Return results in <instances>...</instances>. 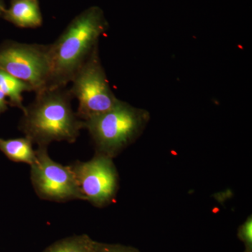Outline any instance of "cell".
<instances>
[{
	"instance_id": "15",
	"label": "cell",
	"mask_w": 252,
	"mask_h": 252,
	"mask_svg": "<svg viewBox=\"0 0 252 252\" xmlns=\"http://www.w3.org/2000/svg\"><path fill=\"white\" fill-rule=\"evenodd\" d=\"M5 9H6V7H5L4 1L2 0H0V18L2 17Z\"/></svg>"
},
{
	"instance_id": "2",
	"label": "cell",
	"mask_w": 252,
	"mask_h": 252,
	"mask_svg": "<svg viewBox=\"0 0 252 252\" xmlns=\"http://www.w3.org/2000/svg\"><path fill=\"white\" fill-rule=\"evenodd\" d=\"M72 99L66 87L36 93L34 102L23 111L20 128L38 147L59 141L75 142L84 124L73 112Z\"/></svg>"
},
{
	"instance_id": "13",
	"label": "cell",
	"mask_w": 252,
	"mask_h": 252,
	"mask_svg": "<svg viewBox=\"0 0 252 252\" xmlns=\"http://www.w3.org/2000/svg\"><path fill=\"white\" fill-rule=\"evenodd\" d=\"M97 252H140L132 247L124 246L119 244L101 243L96 242Z\"/></svg>"
},
{
	"instance_id": "8",
	"label": "cell",
	"mask_w": 252,
	"mask_h": 252,
	"mask_svg": "<svg viewBox=\"0 0 252 252\" xmlns=\"http://www.w3.org/2000/svg\"><path fill=\"white\" fill-rule=\"evenodd\" d=\"M2 18L21 28H38L43 22L38 0H11Z\"/></svg>"
},
{
	"instance_id": "4",
	"label": "cell",
	"mask_w": 252,
	"mask_h": 252,
	"mask_svg": "<svg viewBox=\"0 0 252 252\" xmlns=\"http://www.w3.org/2000/svg\"><path fill=\"white\" fill-rule=\"evenodd\" d=\"M69 89L79 102L77 114L83 122L110 110L119 103L99 59L98 47L74 75Z\"/></svg>"
},
{
	"instance_id": "3",
	"label": "cell",
	"mask_w": 252,
	"mask_h": 252,
	"mask_svg": "<svg viewBox=\"0 0 252 252\" xmlns=\"http://www.w3.org/2000/svg\"><path fill=\"white\" fill-rule=\"evenodd\" d=\"M149 113L120 100L110 110L84 122L96 147V153L117 157L142 133Z\"/></svg>"
},
{
	"instance_id": "14",
	"label": "cell",
	"mask_w": 252,
	"mask_h": 252,
	"mask_svg": "<svg viewBox=\"0 0 252 252\" xmlns=\"http://www.w3.org/2000/svg\"><path fill=\"white\" fill-rule=\"evenodd\" d=\"M9 101L6 100V96L0 91V115L8 109Z\"/></svg>"
},
{
	"instance_id": "7",
	"label": "cell",
	"mask_w": 252,
	"mask_h": 252,
	"mask_svg": "<svg viewBox=\"0 0 252 252\" xmlns=\"http://www.w3.org/2000/svg\"><path fill=\"white\" fill-rule=\"evenodd\" d=\"M84 200L103 207L114 200L118 189V174L112 158L96 153L91 160L70 166Z\"/></svg>"
},
{
	"instance_id": "1",
	"label": "cell",
	"mask_w": 252,
	"mask_h": 252,
	"mask_svg": "<svg viewBox=\"0 0 252 252\" xmlns=\"http://www.w3.org/2000/svg\"><path fill=\"white\" fill-rule=\"evenodd\" d=\"M103 11L91 6L69 23L49 45L51 74L46 89L66 87L96 48L108 28Z\"/></svg>"
},
{
	"instance_id": "11",
	"label": "cell",
	"mask_w": 252,
	"mask_h": 252,
	"mask_svg": "<svg viewBox=\"0 0 252 252\" xmlns=\"http://www.w3.org/2000/svg\"><path fill=\"white\" fill-rule=\"evenodd\" d=\"M43 252H97L96 242L87 235H74L56 242Z\"/></svg>"
},
{
	"instance_id": "10",
	"label": "cell",
	"mask_w": 252,
	"mask_h": 252,
	"mask_svg": "<svg viewBox=\"0 0 252 252\" xmlns=\"http://www.w3.org/2000/svg\"><path fill=\"white\" fill-rule=\"evenodd\" d=\"M0 91L9 98L10 105L23 111L26 107L23 104V93L33 91V89L24 81L0 69Z\"/></svg>"
},
{
	"instance_id": "5",
	"label": "cell",
	"mask_w": 252,
	"mask_h": 252,
	"mask_svg": "<svg viewBox=\"0 0 252 252\" xmlns=\"http://www.w3.org/2000/svg\"><path fill=\"white\" fill-rule=\"evenodd\" d=\"M0 69L24 81L35 93L44 90L51 74L49 45L5 41L0 45Z\"/></svg>"
},
{
	"instance_id": "6",
	"label": "cell",
	"mask_w": 252,
	"mask_h": 252,
	"mask_svg": "<svg viewBox=\"0 0 252 252\" xmlns=\"http://www.w3.org/2000/svg\"><path fill=\"white\" fill-rule=\"evenodd\" d=\"M36 161L31 165V180L41 198L56 202L84 200L70 167L63 166L49 157L47 147H38Z\"/></svg>"
},
{
	"instance_id": "12",
	"label": "cell",
	"mask_w": 252,
	"mask_h": 252,
	"mask_svg": "<svg viewBox=\"0 0 252 252\" xmlns=\"http://www.w3.org/2000/svg\"><path fill=\"white\" fill-rule=\"evenodd\" d=\"M238 238L245 245V252H252V216L248 217L238 228Z\"/></svg>"
},
{
	"instance_id": "9",
	"label": "cell",
	"mask_w": 252,
	"mask_h": 252,
	"mask_svg": "<svg viewBox=\"0 0 252 252\" xmlns=\"http://www.w3.org/2000/svg\"><path fill=\"white\" fill-rule=\"evenodd\" d=\"M27 137L4 140L0 138V151L10 160L32 165L36 161V151Z\"/></svg>"
}]
</instances>
